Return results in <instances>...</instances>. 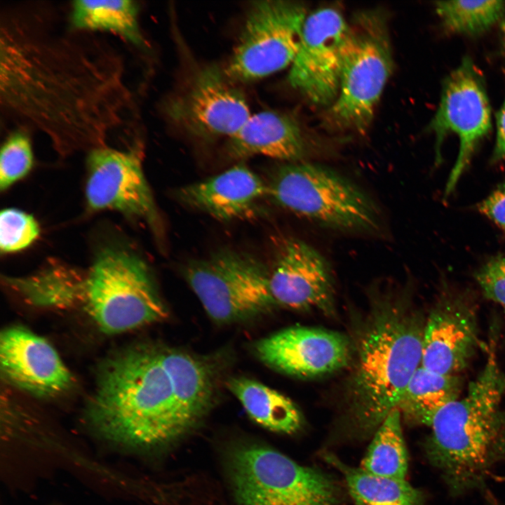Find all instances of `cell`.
<instances>
[{"instance_id": "cell-1", "label": "cell", "mask_w": 505, "mask_h": 505, "mask_svg": "<svg viewBox=\"0 0 505 505\" xmlns=\"http://www.w3.org/2000/svg\"><path fill=\"white\" fill-rule=\"evenodd\" d=\"M93 33L54 28L35 6L1 15V112L61 153L106 145L131 103L122 57Z\"/></svg>"}, {"instance_id": "cell-2", "label": "cell", "mask_w": 505, "mask_h": 505, "mask_svg": "<svg viewBox=\"0 0 505 505\" xmlns=\"http://www.w3.org/2000/svg\"><path fill=\"white\" fill-rule=\"evenodd\" d=\"M213 396V374L203 360L175 348L137 344L102 365L86 417L102 439L147 450L190 432Z\"/></svg>"}, {"instance_id": "cell-3", "label": "cell", "mask_w": 505, "mask_h": 505, "mask_svg": "<svg viewBox=\"0 0 505 505\" xmlns=\"http://www.w3.org/2000/svg\"><path fill=\"white\" fill-rule=\"evenodd\" d=\"M373 305L358 338L348 389V412L354 429L375 432L398 408L421 365L426 320L411 307L408 293L371 291Z\"/></svg>"}, {"instance_id": "cell-4", "label": "cell", "mask_w": 505, "mask_h": 505, "mask_svg": "<svg viewBox=\"0 0 505 505\" xmlns=\"http://www.w3.org/2000/svg\"><path fill=\"white\" fill-rule=\"evenodd\" d=\"M497 342L490 340L484 367L466 394L440 410L429 426L426 457L454 496L481 487L495 462L496 441L505 417L501 407L505 371L498 361Z\"/></svg>"}, {"instance_id": "cell-5", "label": "cell", "mask_w": 505, "mask_h": 505, "mask_svg": "<svg viewBox=\"0 0 505 505\" xmlns=\"http://www.w3.org/2000/svg\"><path fill=\"white\" fill-rule=\"evenodd\" d=\"M71 309H81L106 334L166 318L168 312L146 262L124 248H105L84 271L69 268Z\"/></svg>"}, {"instance_id": "cell-6", "label": "cell", "mask_w": 505, "mask_h": 505, "mask_svg": "<svg viewBox=\"0 0 505 505\" xmlns=\"http://www.w3.org/2000/svg\"><path fill=\"white\" fill-rule=\"evenodd\" d=\"M274 204L321 227L342 232L381 234L382 211L358 185L325 166L309 162L281 165L266 183Z\"/></svg>"}, {"instance_id": "cell-7", "label": "cell", "mask_w": 505, "mask_h": 505, "mask_svg": "<svg viewBox=\"0 0 505 505\" xmlns=\"http://www.w3.org/2000/svg\"><path fill=\"white\" fill-rule=\"evenodd\" d=\"M393 69L385 12L374 8L356 13L349 22L338 96L328 109L325 125L364 134Z\"/></svg>"}, {"instance_id": "cell-8", "label": "cell", "mask_w": 505, "mask_h": 505, "mask_svg": "<svg viewBox=\"0 0 505 505\" xmlns=\"http://www.w3.org/2000/svg\"><path fill=\"white\" fill-rule=\"evenodd\" d=\"M227 471L236 505H337L339 489L328 475L257 444L234 447Z\"/></svg>"}, {"instance_id": "cell-9", "label": "cell", "mask_w": 505, "mask_h": 505, "mask_svg": "<svg viewBox=\"0 0 505 505\" xmlns=\"http://www.w3.org/2000/svg\"><path fill=\"white\" fill-rule=\"evenodd\" d=\"M184 275L208 315L219 323L248 319L276 305L269 270L245 252L224 249L191 260Z\"/></svg>"}, {"instance_id": "cell-10", "label": "cell", "mask_w": 505, "mask_h": 505, "mask_svg": "<svg viewBox=\"0 0 505 505\" xmlns=\"http://www.w3.org/2000/svg\"><path fill=\"white\" fill-rule=\"evenodd\" d=\"M307 15V7L298 1L253 2L226 69L227 76L249 81L291 65Z\"/></svg>"}, {"instance_id": "cell-11", "label": "cell", "mask_w": 505, "mask_h": 505, "mask_svg": "<svg viewBox=\"0 0 505 505\" xmlns=\"http://www.w3.org/2000/svg\"><path fill=\"white\" fill-rule=\"evenodd\" d=\"M491 123V107L482 75L471 60L464 58L444 80L438 107L429 124L436 136V162L441 159L440 147L447 134L453 133L459 140L445 197L454 189Z\"/></svg>"}, {"instance_id": "cell-12", "label": "cell", "mask_w": 505, "mask_h": 505, "mask_svg": "<svg viewBox=\"0 0 505 505\" xmlns=\"http://www.w3.org/2000/svg\"><path fill=\"white\" fill-rule=\"evenodd\" d=\"M348 31L349 22L332 7L318 8L306 18L288 81L316 106L328 108L338 96Z\"/></svg>"}, {"instance_id": "cell-13", "label": "cell", "mask_w": 505, "mask_h": 505, "mask_svg": "<svg viewBox=\"0 0 505 505\" xmlns=\"http://www.w3.org/2000/svg\"><path fill=\"white\" fill-rule=\"evenodd\" d=\"M480 348L477 307L470 290L443 281L426 320L421 365L441 374L459 375Z\"/></svg>"}, {"instance_id": "cell-14", "label": "cell", "mask_w": 505, "mask_h": 505, "mask_svg": "<svg viewBox=\"0 0 505 505\" xmlns=\"http://www.w3.org/2000/svg\"><path fill=\"white\" fill-rule=\"evenodd\" d=\"M86 199L90 210H116L156 227V206L144 176L140 150L107 145L89 151Z\"/></svg>"}, {"instance_id": "cell-15", "label": "cell", "mask_w": 505, "mask_h": 505, "mask_svg": "<svg viewBox=\"0 0 505 505\" xmlns=\"http://www.w3.org/2000/svg\"><path fill=\"white\" fill-rule=\"evenodd\" d=\"M230 80L217 67L201 69L187 90L170 102L169 116L201 138L231 137L251 115L243 94Z\"/></svg>"}, {"instance_id": "cell-16", "label": "cell", "mask_w": 505, "mask_h": 505, "mask_svg": "<svg viewBox=\"0 0 505 505\" xmlns=\"http://www.w3.org/2000/svg\"><path fill=\"white\" fill-rule=\"evenodd\" d=\"M276 303L297 310L332 314L335 290L330 264L314 248L297 238L281 241L269 276Z\"/></svg>"}, {"instance_id": "cell-17", "label": "cell", "mask_w": 505, "mask_h": 505, "mask_svg": "<svg viewBox=\"0 0 505 505\" xmlns=\"http://www.w3.org/2000/svg\"><path fill=\"white\" fill-rule=\"evenodd\" d=\"M258 357L281 372L301 377L325 375L344 368L351 359L348 338L330 330L291 327L260 340Z\"/></svg>"}, {"instance_id": "cell-18", "label": "cell", "mask_w": 505, "mask_h": 505, "mask_svg": "<svg viewBox=\"0 0 505 505\" xmlns=\"http://www.w3.org/2000/svg\"><path fill=\"white\" fill-rule=\"evenodd\" d=\"M0 361L6 379L34 396L58 395L67 390L73 382L54 347L22 327L13 326L1 332Z\"/></svg>"}, {"instance_id": "cell-19", "label": "cell", "mask_w": 505, "mask_h": 505, "mask_svg": "<svg viewBox=\"0 0 505 505\" xmlns=\"http://www.w3.org/2000/svg\"><path fill=\"white\" fill-rule=\"evenodd\" d=\"M266 194V183L243 163L182 187L176 194L184 205L224 222L246 215Z\"/></svg>"}, {"instance_id": "cell-20", "label": "cell", "mask_w": 505, "mask_h": 505, "mask_svg": "<svg viewBox=\"0 0 505 505\" xmlns=\"http://www.w3.org/2000/svg\"><path fill=\"white\" fill-rule=\"evenodd\" d=\"M227 149L236 159L262 155L288 163L301 161L308 152L297 121L288 114L271 111L250 116L229 137Z\"/></svg>"}, {"instance_id": "cell-21", "label": "cell", "mask_w": 505, "mask_h": 505, "mask_svg": "<svg viewBox=\"0 0 505 505\" xmlns=\"http://www.w3.org/2000/svg\"><path fill=\"white\" fill-rule=\"evenodd\" d=\"M227 387L260 426L283 433H295L301 427L300 411L289 398L277 391L245 377L230 379Z\"/></svg>"}, {"instance_id": "cell-22", "label": "cell", "mask_w": 505, "mask_h": 505, "mask_svg": "<svg viewBox=\"0 0 505 505\" xmlns=\"http://www.w3.org/2000/svg\"><path fill=\"white\" fill-rule=\"evenodd\" d=\"M70 27L78 31L105 32L138 46H145L140 31L139 6L131 0H77L72 2Z\"/></svg>"}, {"instance_id": "cell-23", "label": "cell", "mask_w": 505, "mask_h": 505, "mask_svg": "<svg viewBox=\"0 0 505 505\" xmlns=\"http://www.w3.org/2000/svg\"><path fill=\"white\" fill-rule=\"evenodd\" d=\"M462 387L459 375H441L420 365L410 379L398 409L408 421L429 426L440 410L459 398Z\"/></svg>"}, {"instance_id": "cell-24", "label": "cell", "mask_w": 505, "mask_h": 505, "mask_svg": "<svg viewBox=\"0 0 505 505\" xmlns=\"http://www.w3.org/2000/svg\"><path fill=\"white\" fill-rule=\"evenodd\" d=\"M325 459L344 475L356 505H424L422 492L405 479L371 474L347 466L331 454H325Z\"/></svg>"}, {"instance_id": "cell-25", "label": "cell", "mask_w": 505, "mask_h": 505, "mask_svg": "<svg viewBox=\"0 0 505 505\" xmlns=\"http://www.w3.org/2000/svg\"><path fill=\"white\" fill-rule=\"evenodd\" d=\"M398 408L392 410L375 431L361 468L371 474L405 479L408 453Z\"/></svg>"}, {"instance_id": "cell-26", "label": "cell", "mask_w": 505, "mask_h": 505, "mask_svg": "<svg viewBox=\"0 0 505 505\" xmlns=\"http://www.w3.org/2000/svg\"><path fill=\"white\" fill-rule=\"evenodd\" d=\"M436 11L450 32L476 35L487 31L502 17L505 2L488 1H440Z\"/></svg>"}, {"instance_id": "cell-27", "label": "cell", "mask_w": 505, "mask_h": 505, "mask_svg": "<svg viewBox=\"0 0 505 505\" xmlns=\"http://www.w3.org/2000/svg\"><path fill=\"white\" fill-rule=\"evenodd\" d=\"M33 151L28 131L19 129L9 134L0 154V187L7 189L32 169Z\"/></svg>"}, {"instance_id": "cell-28", "label": "cell", "mask_w": 505, "mask_h": 505, "mask_svg": "<svg viewBox=\"0 0 505 505\" xmlns=\"http://www.w3.org/2000/svg\"><path fill=\"white\" fill-rule=\"evenodd\" d=\"M39 227L32 215L15 208L4 209L0 214V248L12 253L29 246L39 236Z\"/></svg>"}, {"instance_id": "cell-29", "label": "cell", "mask_w": 505, "mask_h": 505, "mask_svg": "<svg viewBox=\"0 0 505 505\" xmlns=\"http://www.w3.org/2000/svg\"><path fill=\"white\" fill-rule=\"evenodd\" d=\"M484 296L497 304L505 314V257L488 259L474 274Z\"/></svg>"}, {"instance_id": "cell-30", "label": "cell", "mask_w": 505, "mask_h": 505, "mask_svg": "<svg viewBox=\"0 0 505 505\" xmlns=\"http://www.w3.org/2000/svg\"><path fill=\"white\" fill-rule=\"evenodd\" d=\"M478 210L505 235V180L478 203Z\"/></svg>"}, {"instance_id": "cell-31", "label": "cell", "mask_w": 505, "mask_h": 505, "mask_svg": "<svg viewBox=\"0 0 505 505\" xmlns=\"http://www.w3.org/2000/svg\"><path fill=\"white\" fill-rule=\"evenodd\" d=\"M496 141L491 162L505 159V99L496 116Z\"/></svg>"}, {"instance_id": "cell-32", "label": "cell", "mask_w": 505, "mask_h": 505, "mask_svg": "<svg viewBox=\"0 0 505 505\" xmlns=\"http://www.w3.org/2000/svg\"><path fill=\"white\" fill-rule=\"evenodd\" d=\"M494 460L495 462L499 460L505 461V417L496 441Z\"/></svg>"}, {"instance_id": "cell-33", "label": "cell", "mask_w": 505, "mask_h": 505, "mask_svg": "<svg viewBox=\"0 0 505 505\" xmlns=\"http://www.w3.org/2000/svg\"><path fill=\"white\" fill-rule=\"evenodd\" d=\"M501 33L503 45L505 48V19L501 22Z\"/></svg>"}, {"instance_id": "cell-34", "label": "cell", "mask_w": 505, "mask_h": 505, "mask_svg": "<svg viewBox=\"0 0 505 505\" xmlns=\"http://www.w3.org/2000/svg\"><path fill=\"white\" fill-rule=\"evenodd\" d=\"M487 505H505V502L494 498L490 501Z\"/></svg>"}]
</instances>
